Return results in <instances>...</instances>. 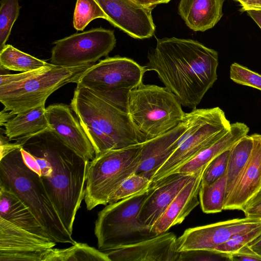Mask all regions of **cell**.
<instances>
[{
	"label": "cell",
	"instance_id": "10",
	"mask_svg": "<svg viewBox=\"0 0 261 261\" xmlns=\"http://www.w3.org/2000/svg\"><path fill=\"white\" fill-rule=\"evenodd\" d=\"M146 71L145 66L130 58L107 57L87 69L76 83L127 109L129 92L143 83Z\"/></svg>",
	"mask_w": 261,
	"mask_h": 261
},
{
	"label": "cell",
	"instance_id": "17",
	"mask_svg": "<svg viewBox=\"0 0 261 261\" xmlns=\"http://www.w3.org/2000/svg\"><path fill=\"white\" fill-rule=\"evenodd\" d=\"M193 174H172L150 186V192L140 211L138 219L151 229L169 204L192 177Z\"/></svg>",
	"mask_w": 261,
	"mask_h": 261
},
{
	"label": "cell",
	"instance_id": "27",
	"mask_svg": "<svg viewBox=\"0 0 261 261\" xmlns=\"http://www.w3.org/2000/svg\"><path fill=\"white\" fill-rule=\"evenodd\" d=\"M1 68L22 72L32 71L51 65L43 60L22 52L10 44L0 51Z\"/></svg>",
	"mask_w": 261,
	"mask_h": 261
},
{
	"label": "cell",
	"instance_id": "2",
	"mask_svg": "<svg viewBox=\"0 0 261 261\" xmlns=\"http://www.w3.org/2000/svg\"><path fill=\"white\" fill-rule=\"evenodd\" d=\"M146 71H154L181 106L196 109L217 80V51L192 39H157L148 55Z\"/></svg>",
	"mask_w": 261,
	"mask_h": 261
},
{
	"label": "cell",
	"instance_id": "15",
	"mask_svg": "<svg viewBox=\"0 0 261 261\" xmlns=\"http://www.w3.org/2000/svg\"><path fill=\"white\" fill-rule=\"evenodd\" d=\"M45 115L49 127L64 143L87 161L95 158L94 146L68 105H51Z\"/></svg>",
	"mask_w": 261,
	"mask_h": 261
},
{
	"label": "cell",
	"instance_id": "34",
	"mask_svg": "<svg viewBox=\"0 0 261 261\" xmlns=\"http://www.w3.org/2000/svg\"><path fill=\"white\" fill-rule=\"evenodd\" d=\"M229 153L230 149L224 151L207 165L203 173L201 185L212 184L226 172Z\"/></svg>",
	"mask_w": 261,
	"mask_h": 261
},
{
	"label": "cell",
	"instance_id": "20",
	"mask_svg": "<svg viewBox=\"0 0 261 261\" xmlns=\"http://www.w3.org/2000/svg\"><path fill=\"white\" fill-rule=\"evenodd\" d=\"M185 129L184 123L160 136L141 143L140 162L136 173L151 179L176 149V140Z\"/></svg>",
	"mask_w": 261,
	"mask_h": 261
},
{
	"label": "cell",
	"instance_id": "23",
	"mask_svg": "<svg viewBox=\"0 0 261 261\" xmlns=\"http://www.w3.org/2000/svg\"><path fill=\"white\" fill-rule=\"evenodd\" d=\"M0 218L30 232L48 237L30 208L11 190L2 184Z\"/></svg>",
	"mask_w": 261,
	"mask_h": 261
},
{
	"label": "cell",
	"instance_id": "33",
	"mask_svg": "<svg viewBox=\"0 0 261 261\" xmlns=\"http://www.w3.org/2000/svg\"><path fill=\"white\" fill-rule=\"evenodd\" d=\"M230 78L234 83L261 91V74L237 63L230 67Z\"/></svg>",
	"mask_w": 261,
	"mask_h": 261
},
{
	"label": "cell",
	"instance_id": "13",
	"mask_svg": "<svg viewBox=\"0 0 261 261\" xmlns=\"http://www.w3.org/2000/svg\"><path fill=\"white\" fill-rule=\"evenodd\" d=\"M260 224V219L245 217L189 228L177 238V250H214L234 234Z\"/></svg>",
	"mask_w": 261,
	"mask_h": 261
},
{
	"label": "cell",
	"instance_id": "29",
	"mask_svg": "<svg viewBox=\"0 0 261 261\" xmlns=\"http://www.w3.org/2000/svg\"><path fill=\"white\" fill-rule=\"evenodd\" d=\"M107 17L95 0H77L73 14V24L77 31H83L93 20Z\"/></svg>",
	"mask_w": 261,
	"mask_h": 261
},
{
	"label": "cell",
	"instance_id": "44",
	"mask_svg": "<svg viewBox=\"0 0 261 261\" xmlns=\"http://www.w3.org/2000/svg\"><path fill=\"white\" fill-rule=\"evenodd\" d=\"M154 1L158 5L163 3H168L170 0H154Z\"/></svg>",
	"mask_w": 261,
	"mask_h": 261
},
{
	"label": "cell",
	"instance_id": "30",
	"mask_svg": "<svg viewBox=\"0 0 261 261\" xmlns=\"http://www.w3.org/2000/svg\"><path fill=\"white\" fill-rule=\"evenodd\" d=\"M151 181L147 177L136 173L128 177L110 196L108 204L117 202L148 190Z\"/></svg>",
	"mask_w": 261,
	"mask_h": 261
},
{
	"label": "cell",
	"instance_id": "36",
	"mask_svg": "<svg viewBox=\"0 0 261 261\" xmlns=\"http://www.w3.org/2000/svg\"><path fill=\"white\" fill-rule=\"evenodd\" d=\"M232 261H261V256L255 253L247 245L231 254Z\"/></svg>",
	"mask_w": 261,
	"mask_h": 261
},
{
	"label": "cell",
	"instance_id": "41",
	"mask_svg": "<svg viewBox=\"0 0 261 261\" xmlns=\"http://www.w3.org/2000/svg\"><path fill=\"white\" fill-rule=\"evenodd\" d=\"M248 246L255 253L261 256V234L250 242Z\"/></svg>",
	"mask_w": 261,
	"mask_h": 261
},
{
	"label": "cell",
	"instance_id": "45",
	"mask_svg": "<svg viewBox=\"0 0 261 261\" xmlns=\"http://www.w3.org/2000/svg\"><path fill=\"white\" fill-rule=\"evenodd\" d=\"M233 1H237V2H238V0H233Z\"/></svg>",
	"mask_w": 261,
	"mask_h": 261
},
{
	"label": "cell",
	"instance_id": "6",
	"mask_svg": "<svg viewBox=\"0 0 261 261\" xmlns=\"http://www.w3.org/2000/svg\"><path fill=\"white\" fill-rule=\"evenodd\" d=\"M185 129L176 140V149L151 179L154 184L217 141L230 129L231 123L219 107L194 109L185 113Z\"/></svg>",
	"mask_w": 261,
	"mask_h": 261
},
{
	"label": "cell",
	"instance_id": "18",
	"mask_svg": "<svg viewBox=\"0 0 261 261\" xmlns=\"http://www.w3.org/2000/svg\"><path fill=\"white\" fill-rule=\"evenodd\" d=\"M207 166L194 173L175 196L163 214L151 227L155 235L167 232L171 227L183 222L200 203L198 199L203 173Z\"/></svg>",
	"mask_w": 261,
	"mask_h": 261
},
{
	"label": "cell",
	"instance_id": "38",
	"mask_svg": "<svg viewBox=\"0 0 261 261\" xmlns=\"http://www.w3.org/2000/svg\"><path fill=\"white\" fill-rule=\"evenodd\" d=\"M242 7L241 11L261 10V0H238Z\"/></svg>",
	"mask_w": 261,
	"mask_h": 261
},
{
	"label": "cell",
	"instance_id": "28",
	"mask_svg": "<svg viewBox=\"0 0 261 261\" xmlns=\"http://www.w3.org/2000/svg\"><path fill=\"white\" fill-rule=\"evenodd\" d=\"M227 170L211 184L201 185L199 199L201 210L206 214H214L224 210L226 197Z\"/></svg>",
	"mask_w": 261,
	"mask_h": 261
},
{
	"label": "cell",
	"instance_id": "5",
	"mask_svg": "<svg viewBox=\"0 0 261 261\" xmlns=\"http://www.w3.org/2000/svg\"><path fill=\"white\" fill-rule=\"evenodd\" d=\"M127 110L144 141L177 126L186 113L176 96L165 87L143 83L129 92Z\"/></svg>",
	"mask_w": 261,
	"mask_h": 261
},
{
	"label": "cell",
	"instance_id": "12",
	"mask_svg": "<svg viewBox=\"0 0 261 261\" xmlns=\"http://www.w3.org/2000/svg\"><path fill=\"white\" fill-rule=\"evenodd\" d=\"M56 242L0 218V261H43Z\"/></svg>",
	"mask_w": 261,
	"mask_h": 261
},
{
	"label": "cell",
	"instance_id": "3",
	"mask_svg": "<svg viewBox=\"0 0 261 261\" xmlns=\"http://www.w3.org/2000/svg\"><path fill=\"white\" fill-rule=\"evenodd\" d=\"M70 106L94 146L96 156L110 150L124 148L144 141L126 109L88 88L77 85Z\"/></svg>",
	"mask_w": 261,
	"mask_h": 261
},
{
	"label": "cell",
	"instance_id": "43",
	"mask_svg": "<svg viewBox=\"0 0 261 261\" xmlns=\"http://www.w3.org/2000/svg\"><path fill=\"white\" fill-rule=\"evenodd\" d=\"M135 3L142 6L153 9L158 5L154 0H131Z\"/></svg>",
	"mask_w": 261,
	"mask_h": 261
},
{
	"label": "cell",
	"instance_id": "9",
	"mask_svg": "<svg viewBox=\"0 0 261 261\" xmlns=\"http://www.w3.org/2000/svg\"><path fill=\"white\" fill-rule=\"evenodd\" d=\"M93 64L74 67L51 64L40 73L25 80L0 86V101L10 117L45 103L56 90L69 83H76Z\"/></svg>",
	"mask_w": 261,
	"mask_h": 261
},
{
	"label": "cell",
	"instance_id": "42",
	"mask_svg": "<svg viewBox=\"0 0 261 261\" xmlns=\"http://www.w3.org/2000/svg\"><path fill=\"white\" fill-rule=\"evenodd\" d=\"M246 12L261 29V10H250Z\"/></svg>",
	"mask_w": 261,
	"mask_h": 261
},
{
	"label": "cell",
	"instance_id": "14",
	"mask_svg": "<svg viewBox=\"0 0 261 261\" xmlns=\"http://www.w3.org/2000/svg\"><path fill=\"white\" fill-rule=\"evenodd\" d=\"M106 14L107 20L130 37L143 39L151 37L155 26L151 8L131 0H95Z\"/></svg>",
	"mask_w": 261,
	"mask_h": 261
},
{
	"label": "cell",
	"instance_id": "25",
	"mask_svg": "<svg viewBox=\"0 0 261 261\" xmlns=\"http://www.w3.org/2000/svg\"><path fill=\"white\" fill-rule=\"evenodd\" d=\"M253 145L254 141L252 135H247L230 149L227 167L225 200L239 179L251 155Z\"/></svg>",
	"mask_w": 261,
	"mask_h": 261
},
{
	"label": "cell",
	"instance_id": "39",
	"mask_svg": "<svg viewBox=\"0 0 261 261\" xmlns=\"http://www.w3.org/2000/svg\"><path fill=\"white\" fill-rule=\"evenodd\" d=\"M261 206V186L253 196L248 200L243 210Z\"/></svg>",
	"mask_w": 261,
	"mask_h": 261
},
{
	"label": "cell",
	"instance_id": "22",
	"mask_svg": "<svg viewBox=\"0 0 261 261\" xmlns=\"http://www.w3.org/2000/svg\"><path fill=\"white\" fill-rule=\"evenodd\" d=\"M249 131V128L244 123L237 122L231 124L229 130L223 136L181 165L172 174H193L196 172L207 166L221 153L230 149L238 141L247 135Z\"/></svg>",
	"mask_w": 261,
	"mask_h": 261
},
{
	"label": "cell",
	"instance_id": "37",
	"mask_svg": "<svg viewBox=\"0 0 261 261\" xmlns=\"http://www.w3.org/2000/svg\"><path fill=\"white\" fill-rule=\"evenodd\" d=\"M1 144H0V159H2L8 153L13 150L20 147V144L17 142H10V140L7 137L3 135L1 131Z\"/></svg>",
	"mask_w": 261,
	"mask_h": 261
},
{
	"label": "cell",
	"instance_id": "1",
	"mask_svg": "<svg viewBox=\"0 0 261 261\" xmlns=\"http://www.w3.org/2000/svg\"><path fill=\"white\" fill-rule=\"evenodd\" d=\"M15 141L36 160L39 167L36 173L72 235L76 214L84 199L90 161L64 143L49 127Z\"/></svg>",
	"mask_w": 261,
	"mask_h": 261
},
{
	"label": "cell",
	"instance_id": "4",
	"mask_svg": "<svg viewBox=\"0 0 261 261\" xmlns=\"http://www.w3.org/2000/svg\"><path fill=\"white\" fill-rule=\"evenodd\" d=\"M0 184L30 208L51 240L72 245L76 243L64 226L40 176L25 164L20 147L0 159Z\"/></svg>",
	"mask_w": 261,
	"mask_h": 261
},
{
	"label": "cell",
	"instance_id": "7",
	"mask_svg": "<svg viewBox=\"0 0 261 261\" xmlns=\"http://www.w3.org/2000/svg\"><path fill=\"white\" fill-rule=\"evenodd\" d=\"M150 188L142 193L109 203L97 215L94 234L99 250L105 251L156 236L138 219Z\"/></svg>",
	"mask_w": 261,
	"mask_h": 261
},
{
	"label": "cell",
	"instance_id": "35",
	"mask_svg": "<svg viewBox=\"0 0 261 261\" xmlns=\"http://www.w3.org/2000/svg\"><path fill=\"white\" fill-rule=\"evenodd\" d=\"M177 261H232L231 254L211 250L179 252Z\"/></svg>",
	"mask_w": 261,
	"mask_h": 261
},
{
	"label": "cell",
	"instance_id": "16",
	"mask_svg": "<svg viewBox=\"0 0 261 261\" xmlns=\"http://www.w3.org/2000/svg\"><path fill=\"white\" fill-rule=\"evenodd\" d=\"M177 239L173 232H165L104 252L110 261H177Z\"/></svg>",
	"mask_w": 261,
	"mask_h": 261
},
{
	"label": "cell",
	"instance_id": "40",
	"mask_svg": "<svg viewBox=\"0 0 261 261\" xmlns=\"http://www.w3.org/2000/svg\"><path fill=\"white\" fill-rule=\"evenodd\" d=\"M243 212L245 214V217L261 220V206L246 208L243 210Z\"/></svg>",
	"mask_w": 261,
	"mask_h": 261
},
{
	"label": "cell",
	"instance_id": "21",
	"mask_svg": "<svg viewBox=\"0 0 261 261\" xmlns=\"http://www.w3.org/2000/svg\"><path fill=\"white\" fill-rule=\"evenodd\" d=\"M224 0H180L178 13L194 31L204 32L213 28L223 16Z\"/></svg>",
	"mask_w": 261,
	"mask_h": 261
},
{
	"label": "cell",
	"instance_id": "19",
	"mask_svg": "<svg viewBox=\"0 0 261 261\" xmlns=\"http://www.w3.org/2000/svg\"><path fill=\"white\" fill-rule=\"evenodd\" d=\"M253 147L249 159L232 191L225 201L224 210L243 211L261 186V135H251Z\"/></svg>",
	"mask_w": 261,
	"mask_h": 261
},
{
	"label": "cell",
	"instance_id": "26",
	"mask_svg": "<svg viewBox=\"0 0 261 261\" xmlns=\"http://www.w3.org/2000/svg\"><path fill=\"white\" fill-rule=\"evenodd\" d=\"M43 261H110L107 254L89 246L77 243L64 249L52 248L45 252Z\"/></svg>",
	"mask_w": 261,
	"mask_h": 261
},
{
	"label": "cell",
	"instance_id": "24",
	"mask_svg": "<svg viewBox=\"0 0 261 261\" xmlns=\"http://www.w3.org/2000/svg\"><path fill=\"white\" fill-rule=\"evenodd\" d=\"M45 103L11 117L2 126L10 141L39 133L49 127L45 115Z\"/></svg>",
	"mask_w": 261,
	"mask_h": 261
},
{
	"label": "cell",
	"instance_id": "31",
	"mask_svg": "<svg viewBox=\"0 0 261 261\" xmlns=\"http://www.w3.org/2000/svg\"><path fill=\"white\" fill-rule=\"evenodd\" d=\"M0 51L6 45L14 23L20 9L18 0H1L0 2Z\"/></svg>",
	"mask_w": 261,
	"mask_h": 261
},
{
	"label": "cell",
	"instance_id": "8",
	"mask_svg": "<svg viewBox=\"0 0 261 261\" xmlns=\"http://www.w3.org/2000/svg\"><path fill=\"white\" fill-rule=\"evenodd\" d=\"M141 148L140 143L110 150L89 162L84 199L88 211L108 204L110 196L136 173L140 162Z\"/></svg>",
	"mask_w": 261,
	"mask_h": 261
},
{
	"label": "cell",
	"instance_id": "32",
	"mask_svg": "<svg viewBox=\"0 0 261 261\" xmlns=\"http://www.w3.org/2000/svg\"><path fill=\"white\" fill-rule=\"evenodd\" d=\"M260 234L261 224L234 234L226 242L217 246L214 250L230 254H233L248 245Z\"/></svg>",
	"mask_w": 261,
	"mask_h": 261
},
{
	"label": "cell",
	"instance_id": "11",
	"mask_svg": "<svg viewBox=\"0 0 261 261\" xmlns=\"http://www.w3.org/2000/svg\"><path fill=\"white\" fill-rule=\"evenodd\" d=\"M114 31L101 28L73 34L54 42L50 64L74 67L93 64L115 47Z\"/></svg>",
	"mask_w": 261,
	"mask_h": 261
}]
</instances>
